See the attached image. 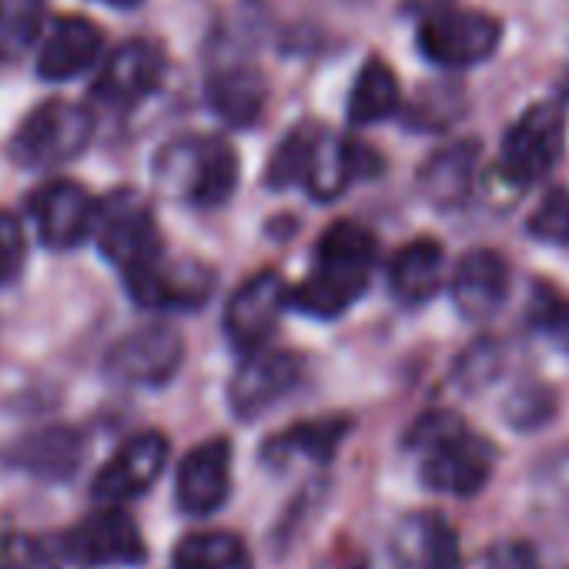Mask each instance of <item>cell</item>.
<instances>
[{
  "label": "cell",
  "mask_w": 569,
  "mask_h": 569,
  "mask_svg": "<svg viewBox=\"0 0 569 569\" xmlns=\"http://www.w3.org/2000/svg\"><path fill=\"white\" fill-rule=\"evenodd\" d=\"M164 81V51L154 41H124L101 68L91 94L101 104L131 108Z\"/></svg>",
  "instance_id": "cell-14"
},
{
  "label": "cell",
  "mask_w": 569,
  "mask_h": 569,
  "mask_svg": "<svg viewBox=\"0 0 569 569\" xmlns=\"http://www.w3.org/2000/svg\"><path fill=\"white\" fill-rule=\"evenodd\" d=\"M502 419L516 429V432H536L542 426H549L556 419V392L549 386L539 382H526L519 386L506 406H502Z\"/></svg>",
  "instance_id": "cell-33"
},
{
  "label": "cell",
  "mask_w": 569,
  "mask_h": 569,
  "mask_svg": "<svg viewBox=\"0 0 569 569\" xmlns=\"http://www.w3.org/2000/svg\"><path fill=\"white\" fill-rule=\"evenodd\" d=\"M409 449L419 456L422 486L442 496H479L496 472V446L446 409L422 416L409 429Z\"/></svg>",
  "instance_id": "cell-1"
},
{
  "label": "cell",
  "mask_w": 569,
  "mask_h": 569,
  "mask_svg": "<svg viewBox=\"0 0 569 569\" xmlns=\"http://www.w3.org/2000/svg\"><path fill=\"white\" fill-rule=\"evenodd\" d=\"M452 4V0H406V11L409 14H419V18H429V14H439Z\"/></svg>",
  "instance_id": "cell-38"
},
{
  "label": "cell",
  "mask_w": 569,
  "mask_h": 569,
  "mask_svg": "<svg viewBox=\"0 0 569 569\" xmlns=\"http://www.w3.org/2000/svg\"><path fill=\"white\" fill-rule=\"evenodd\" d=\"M499 41H502V24L492 14L456 11V8L422 18L419 34H416L422 58L446 71L489 61L499 51Z\"/></svg>",
  "instance_id": "cell-6"
},
{
  "label": "cell",
  "mask_w": 569,
  "mask_h": 569,
  "mask_svg": "<svg viewBox=\"0 0 569 569\" xmlns=\"http://www.w3.org/2000/svg\"><path fill=\"white\" fill-rule=\"evenodd\" d=\"M382 168L379 154L359 141H346L339 134L319 131L312 141V154L306 164L302 184L316 201H336L352 181L369 178Z\"/></svg>",
  "instance_id": "cell-17"
},
{
  "label": "cell",
  "mask_w": 569,
  "mask_h": 569,
  "mask_svg": "<svg viewBox=\"0 0 569 569\" xmlns=\"http://www.w3.org/2000/svg\"><path fill=\"white\" fill-rule=\"evenodd\" d=\"M502 362H506V349L502 342L496 339H479L472 342L459 362H456V386L462 392H482L486 386H492L502 372Z\"/></svg>",
  "instance_id": "cell-34"
},
{
  "label": "cell",
  "mask_w": 569,
  "mask_h": 569,
  "mask_svg": "<svg viewBox=\"0 0 569 569\" xmlns=\"http://www.w3.org/2000/svg\"><path fill=\"white\" fill-rule=\"evenodd\" d=\"M349 422L346 419H312V422H299L289 432H281L274 442H268L264 456L268 462L281 466L289 459H312V462H329L339 449V442L346 439Z\"/></svg>",
  "instance_id": "cell-26"
},
{
  "label": "cell",
  "mask_w": 569,
  "mask_h": 569,
  "mask_svg": "<svg viewBox=\"0 0 569 569\" xmlns=\"http://www.w3.org/2000/svg\"><path fill=\"white\" fill-rule=\"evenodd\" d=\"M566 114L556 101L529 104L506 131L499 148V178L512 191H526L542 181L562 158Z\"/></svg>",
  "instance_id": "cell-4"
},
{
  "label": "cell",
  "mask_w": 569,
  "mask_h": 569,
  "mask_svg": "<svg viewBox=\"0 0 569 569\" xmlns=\"http://www.w3.org/2000/svg\"><path fill=\"white\" fill-rule=\"evenodd\" d=\"M104 34L88 18H58L38 51V74L44 81H74L101 58Z\"/></svg>",
  "instance_id": "cell-20"
},
{
  "label": "cell",
  "mask_w": 569,
  "mask_h": 569,
  "mask_svg": "<svg viewBox=\"0 0 569 569\" xmlns=\"http://www.w3.org/2000/svg\"><path fill=\"white\" fill-rule=\"evenodd\" d=\"M446 274V251L436 238H416L389 261V292L402 306H426Z\"/></svg>",
  "instance_id": "cell-23"
},
{
  "label": "cell",
  "mask_w": 569,
  "mask_h": 569,
  "mask_svg": "<svg viewBox=\"0 0 569 569\" xmlns=\"http://www.w3.org/2000/svg\"><path fill=\"white\" fill-rule=\"evenodd\" d=\"M476 168H479V141H452L439 148L422 168H419V191L429 204L452 211L462 208L472 198L476 188Z\"/></svg>",
  "instance_id": "cell-21"
},
{
  "label": "cell",
  "mask_w": 569,
  "mask_h": 569,
  "mask_svg": "<svg viewBox=\"0 0 569 569\" xmlns=\"http://www.w3.org/2000/svg\"><path fill=\"white\" fill-rule=\"evenodd\" d=\"M81 446H84L81 436L71 429H44V432L21 439L11 449L8 462L24 472L44 476V479H64L74 472V466L81 459Z\"/></svg>",
  "instance_id": "cell-24"
},
{
  "label": "cell",
  "mask_w": 569,
  "mask_h": 569,
  "mask_svg": "<svg viewBox=\"0 0 569 569\" xmlns=\"http://www.w3.org/2000/svg\"><path fill=\"white\" fill-rule=\"evenodd\" d=\"M101 4H111V8H138V4H144V0H101Z\"/></svg>",
  "instance_id": "cell-39"
},
{
  "label": "cell",
  "mask_w": 569,
  "mask_h": 569,
  "mask_svg": "<svg viewBox=\"0 0 569 569\" xmlns=\"http://www.w3.org/2000/svg\"><path fill=\"white\" fill-rule=\"evenodd\" d=\"M529 234L552 244V248H566L569 251V191L566 188H552L546 191V198L536 204V211L529 214Z\"/></svg>",
  "instance_id": "cell-35"
},
{
  "label": "cell",
  "mask_w": 569,
  "mask_h": 569,
  "mask_svg": "<svg viewBox=\"0 0 569 569\" xmlns=\"http://www.w3.org/2000/svg\"><path fill=\"white\" fill-rule=\"evenodd\" d=\"M94 134V118L74 101L38 104L11 138V154L24 168H58L74 161Z\"/></svg>",
  "instance_id": "cell-5"
},
{
  "label": "cell",
  "mask_w": 569,
  "mask_h": 569,
  "mask_svg": "<svg viewBox=\"0 0 569 569\" xmlns=\"http://www.w3.org/2000/svg\"><path fill=\"white\" fill-rule=\"evenodd\" d=\"M64 552H68V559L84 562V566H98V569L138 566L148 556L141 529L118 506H108V509L88 516L84 522H78L64 536Z\"/></svg>",
  "instance_id": "cell-10"
},
{
  "label": "cell",
  "mask_w": 569,
  "mask_h": 569,
  "mask_svg": "<svg viewBox=\"0 0 569 569\" xmlns=\"http://www.w3.org/2000/svg\"><path fill=\"white\" fill-rule=\"evenodd\" d=\"M489 569H542L539 556L526 542H502L489 556Z\"/></svg>",
  "instance_id": "cell-37"
},
{
  "label": "cell",
  "mask_w": 569,
  "mask_h": 569,
  "mask_svg": "<svg viewBox=\"0 0 569 569\" xmlns=\"http://www.w3.org/2000/svg\"><path fill=\"white\" fill-rule=\"evenodd\" d=\"M299 386V362L289 352H248L231 376L228 402L238 419H254Z\"/></svg>",
  "instance_id": "cell-16"
},
{
  "label": "cell",
  "mask_w": 569,
  "mask_h": 569,
  "mask_svg": "<svg viewBox=\"0 0 569 569\" xmlns=\"http://www.w3.org/2000/svg\"><path fill=\"white\" fill-rule=\"evenodd\" d=\"M178 506L188 516H211L228 502L231 492V446L224 439H208L194 446L178 469Z\"/></svg>",
  "instance_id": "cell-18"
},
{
  "label": "cell",
  "mask_w": 569,
  "mask_h": 569,
  "mask_svg": "<svg viewBox=\"0 0 569 569\" xmlns=\"http://www.w3.org/2000/svg\"><path fill=\"white\" fill-rule=\"evenodd\" d=\"M284 302H289V289H284L281 274L258 271L254 278H248L224 306L228 342L241 352H258L261 342L274 332Z\"/></svg>",
  "instance_id": "cell-12"
},
{
  "label": "cell",
  "mask_w": 569,
  "mask_h": 569,
  "mask_svg": "<svg viewBox=\"0 0 569 569\" xmlns=\"http://www.w3.org/2000/svg\"><path fill=\"white\" fill-rule=\"evenodd\" d=\"M399 81L392 74V68L382 58H369L352 84L349 94V121L366 128V124H379L386 118H392L399 111Z\"/></svg>",
  "instance_id": "cell-25"
},
{
  "label": "cell",
  "mask_w": 569,
  "mask_h": 569,
  "mask_svg": "<svg viewBox=\"0 0 569 569\" xmlns=\"http://www.w3.org/2000/svg\"><path fill=\"white\" fill-rule=\"evenodd\" d=\"M28 211L34 221L38 238L48 248L68 251L91 238L98 201L78 181H48L28 198Z\"/></svg>",
  "instance_id": "cell-11"
},
{
  "label": "cell",
  "mask_w": 569,
  "mask_h": 569,
  "mask_svg": "<svg viewBox=\"0 0 569 569\" xmlns=\"http://www.w3.org/2000/svg\"><path fill=\"white\" fill-rule=\"evenodd\" d=\"M168 459V442L158 432H141L134 439H128L111 462L94 476L91 496L104 506H118L128 502L134 496H144L151 489V482L161 476Z\"/></svg>",
  "instance_id": "cell-15"
},
{
  "label": "cell",
  "mask_w": 569,
  "mask_h": 569,
  "mask_svg": "<svg viewBox=\"0 0 569 569\" xmlns=\"http://www.w3.org/2000/svg\"><path fill=\"white\" fill-rule=\"evenodd\" d=\"M68 562L64 539L41 532H14L0 539V569H61Z\"/></svg>",
  "instance_id": "cell-30"
},
{
  "label": "cell",
  "mask_w": 569,
  "mask_h": 569,
  "mask_svg": "<svg viewBox=\"0 0 569 569\" xmlns=\"http://www.w3.org/2000/svg\"><path fill=\"white\" fill-rule=\"evenodd\" d=\"M376 234L356 221H336L316 248L309 278L289 296L312 319L342 316L366 289L376 268Z\"/></svg>",
  "instance_id": "cell-2"
},
{
  "label": "cell",
  "mask_w": 569,
  "mask_h": 569,
  "mask_svg": "<svg viewBox=\"0 0 569 569\" xmlns=\"http://www.w3.org/2000/svg\"><path fill=\"white\" fill-rule=\"evenodd\" d=\"M174 569H251V556L231 532H191L174 546Z\"/></svg>",
  "instance_id": "cell-27"
},
{
  "label": "cell",
  "mask_w": 569,
  "mask_h": 569,
  "mask_svg": "<svg viewBox=\"0 0 569 569\" xmlns=\"http://www.w3.org/2000/svg\"><path fill=\"white\" fill-rule=\"evenodd\" d=\"M526 329L559 352H569V299L546 281L532 284L529 309L522 316Z\"/></svg>",
  "instance_id": "cell-29"
},
{
  "label": "cell",
  "mask_w": 569,
  "mask_h": 569,
  "mask_svg": "<svg viewBox=\"0 0 569 569\" xmlns=\"http://www.w3.org/2000/svg\"><path fill=\"white\" fill-rule=\"evenodd\" d=\"M184 359V342L174 329L168 326H148L121 336L108 356H104V372L118 386L131 389H151L171 382V376L181 369Z\"/></svg>",
  "instance_id": "cell-9"
},
{
  "label": "cell",
  "mask_w": 569,
  "mask_h": 569,
  "mask_svg": "<svg viewBox=\"0 0 569 569\" xmlns=\"http://www.w3.org/2000/svg\"><path fill=\"white\" fill-rule=\"evenodd\" d=\"M392 556L402 569H459L462 549L452 522L439 512H409L392 529Z\"/></svg>",
  "instance_id": "cell-19"
},
{
  "label": "cell",
  "mask_w": 569,
  "mask_h": 569,
  "mask_svg": "<svg viewBox=\"0 0 569 569\" xmlns=\"http://www.w3.org/2000/svg\"><path fill=\"white\" fill-rule=\"evenodd\" d=\"M124 284L138 306L164 309V312H188L201 309L214 292V274L208 264L194 258H164L124 271Z\"/></svg>",
  "instance_id": "cell-8"
},
{
  "label": "cell",
  "mask_w": 569,
  "mask_h": 569,
  "mask_svg": "<svg viewBox=\"0 0 569 569\" xmlns=\"http://www.w3.org/2000/svg\"><path fill=\"white\" fill-rule=\"evenodd\" d=\"M208 108L231 128H251L264 111V78L251 64H221L204 81Z\"/></svg>",
  "instance_id": "cell-22"
},
{
  "label": "cell",
  "mask_w": 569,
  "mask_h": 569,
  "mask_svg": "<svg viewBox=\"0 0 569 569\" xmlns=\"http://www.w3.org/2000/svg\"><path fill=\"white\" fill-rule=\"evenodd\" d=\"M509 261L496 248H469L456 268L449 292L466 322H489L509 299Z\"/></svg>",
  "instance_id": "cell-13"
},
{
  "label": "cell",
  "mask_w": 569,
  "mask_h": 569,
  "mask_svg": "<svg viewBox=\"0 0 569 569\" xmlns=\"http://www.w3.org/2000/svg\"><path fill=\"white\" fill-rule=\"evenodd\" d=\"M316 134H319V128H296L289 138H284V141L278 144V151L271 154L268 171H264V181H268L274 191L292 188V184H302Z\"/></svg>",
  "instance_id": "cell-32"
},
{
  "label": "cell",
  "mask_w": 569,
  "mask_h": 569,
  "mask_svg": "<svg viewBox=\"0 0 569 569\" xmlns=\"http://www.w3.org/2000/svg\"><path fill=\"white\" fill-rule=\"evenodd\" d=\"M24 228L14 214L0 211V284H8L24 268Z\"/></svg>",
  "instance_id": "cell-36"
},
{
  "label": "cell",
  "mask_w": 569,
  "mask_h": 569,
  "mask_svg": "<svg viewBox=\"0 0 569 569\" xmlns=\"http://www.w3.org/2000/svg\"><path fill=\"white\" fill-rule=\"evenodd\" d=\"M532 492L536 502L559 519L562 526H569V449L549 452L536 472H532Z\"/></svg>",
  "instance_id": "cell-31"
},
{
  "label": "cell",
  "mask_w": 569,
  "mask_h": 569,
  "mask_svg": "<svg viewBox=\"0 0 569 569\" xmlns=\"http://www.w3.org/2000/svg\"><path fill=\"white\" fill-rule=\"evenodd\" d=\"M44 28V0H0V64L31 51Z\"/></svg>",
  "instance_id": "cell-28"
},
{
  "label": "cell",
  "mask_w": 569,
  "mask_h": 569,
  "mask_svg": "<svg viewBox=\"0 0 569 569\" xmlns=\"http://www.w3.org/2000/svg\"><path fill=\"white\" fill-rule=\"evenodd\" d=\"M91 234H94L101 254L111 258L121 271H134V268L154 261L158 254H164L161 234L154 224V211L131 188H121L111 198L98 201Z\"/></svg>",
  "instance_id": "cell-7"
},
{
  "label": "cell",
  "mask_w": 569,
  "mask_h": 569,
  "mask_svg": "<svg viewBox=\"0 0 569 569\" xmlns=\"http://www.w3.org/2000/svg\"><path fill=\"white\" fill-rule=\"evenodd\" d=\"M562 98L569 101V64H566V71H562Z\"/></svg>",
  "instance_id": "cell-40"
},
{
  "label": "cell",
  "mask_w": 569,
  "mask_h": 569,
  "mask_svg": "<svg viewBox=\"0 0 569 569\" xmlns=\"http://www.w3.org/2000/svg\"><path fill=\"white\" fill-rule=\"evenodd\" d=\"M154 178L168 194H178L194 208H218L238 184V158L228 141L181 138L161 148Z\"/></svg>",
  "instance_id": "cell-3"
}]
</instances>
